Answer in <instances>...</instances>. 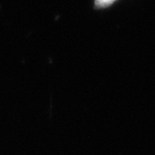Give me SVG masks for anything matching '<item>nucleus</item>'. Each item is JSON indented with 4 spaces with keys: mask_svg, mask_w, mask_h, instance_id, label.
<instances>
[{
    "mask_svg": "<svg viewBox=\"0 0 155 155\" xmlns=\"http://www.w3.org/2000/svg\"><path fill=\"white\" fill-rule=\"evenodd\" d=\"M113 1H115V0H95V5L99 8H103L110 5Z\"/></svg>",
    "mask_w": 155,
    "mask_h": 155,
    "instance_id": "1",
    "label": "nucleus"
}]
</instances>
